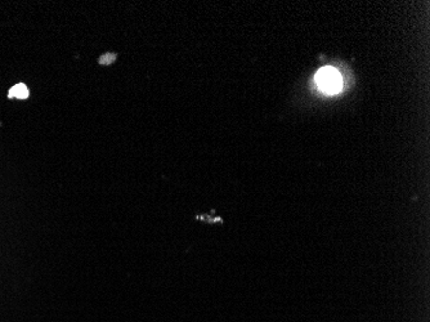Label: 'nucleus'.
<instances>
[{
	"instance_id": "2",
	"label": "nucleus",
	"mask_w": 430,
	"mask_h": 322,
	"mask_svg": "<svg viewBox=\"0 0 430 322\" xmlns=\"http://www.w3.org/2000/svg\"><path fill=\"white\" fill-rule=\"evenodd\" d=\"M9 97L11 98H21L25 99L28 97V89L25 84H17L14 85L13 88L11 89L9 92Z\"/></svg>"
},
{
	"instance_id": "1",
	"label": "nucleus",
	"mask_w": 430,
	"mask_h": 322,
	"mask_svg": "<svg viewBox=\"0 0 430 322\" xmlns=\"http://www.w3.org/2000/svg\"><path fill=\"white\" fill-rule=\"evenodd\" d=\"M316 83L322 92L335 94L342 89V76L335 68L324 67L316 74Z\"/></svg>"
},
{
	"instance_id": "3",
	"label": "nucleus",
	"mask_w": 430,
	"mask_h": 322,
	"mask_svg": "<svg viewBox=\"0 0 430 322\" xmlns=\"http://www.w3.org/2000/svg\"><path fill=\"white\" fill-rule=\"evenodd\" d=\"M116 60V54L113 53H106L101 56L99 58V64H105V66H108V64H113V61Z\"/></svg>"
}]
</instances>
